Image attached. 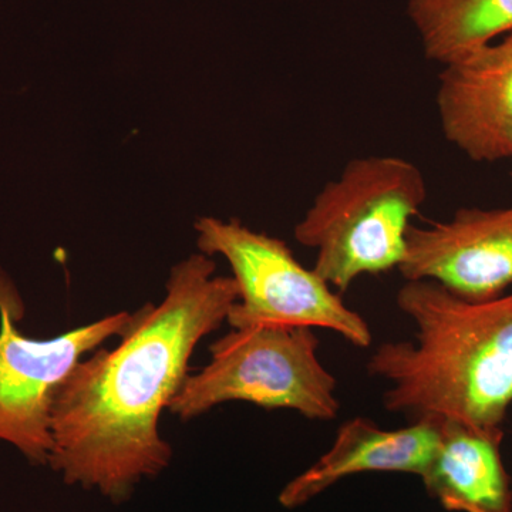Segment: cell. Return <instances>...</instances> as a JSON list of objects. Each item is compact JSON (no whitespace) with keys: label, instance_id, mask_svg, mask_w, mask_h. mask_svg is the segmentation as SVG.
<instances>
[{"label":"cell","instance_id":"6da1fadb","mask_svg":"<svg viewBox=\"0 0 512 512\" xmlns=\"http://www.w3.org/2000/svg\"><path fill=\"white\" fill-rule=\"evenodd\" d=\"M215 271L202 252L178 262L163 302L140 309L116 349L84 357L60 384L49 466L64 483L121 504L170 466L161 413L187 379L198 343L227 322L239 298L235 279Z\"/></svg>","mask_w":512,"mask_h":512},{"label":"cell","instance_id":"7a4b0ae2","mask_svg":"<svg viewBox=\"0 0 512 512\" xmlns=\"http://www.w3.org/2000/svg\"><path fill=\"white\" fill-rule=\"evenodd\" d=\"M397 308L414 340L377 346L367 372L389 383L384 409L503 427L512 406V292L471 302L431 281H406Z\"/></svg>","mask_w":512,"mask_h":512},{"label":"cell","instance_id":"3957f363","mask_svg":"<svg viewBox=\"0 0 512 512\" xmlns=\"http://www.w3.org/2000/svg\"><path fill=\"white\" fill-rule=\"evenodd\" d=\"M426 198V178L412 161L355 158L316 195L293 234L316 252L313 271L346 291L360 276L399 269Z\"/></svg>","mask_w":512,"mask_h":512},{"label":"cell","instance_id":"277c9868","mask_svg":"<svg viewBox=\"0 0 512 512\" xmlns=\"http://www.w3.org/2000/svg\"><path fill=\"white\" fill-rule=\"evenodd\" d=\"M311 328L261 325L231 329L212 343L211 362L187 376L168 410L190 420L228 402L292 410L305 419L330 421L340 410L335 377L318 356Z\"/></svg>","mask_w":512,"mask_h":512},{"label":"cell","instance_id":"5b68a950","mask_svg":"<svg viewBox=\"0 0 512 512\" xmlns=\"http://www.w3.org/2000/svg\"><path fill=\"white\" fill-rule=\"evenodd\" d=\"M202 254L221 255L231 265L239 298L228 313L231 329L261 325L332 330L356 348L372 345V330L332 286L293 256L278 238L239 221L202 217L195 224Z\"/></svg>","mask_w":512,"mask_h":512},{"label":"cell","instance_id":"8992f818","mask_svg":"<svg viewBox=\"0 0 512 512\" xmlns=\"http://www.w3.org/2000/svg\"><path fill=\"white\" fill-rule=\"evenodd\" d=\"M15 309L0 279V440L18 448L33 466H49L60 384L101 343L123 335L133 315L116 313L57 338L37 340L16 328Z\"/></svg>","mask_w":512,"mask_h":512},{"label":"cell","instance_id":"52a82bcc","mask_svg":"<svg viewBox=\"0 0 512 512\" xmlns=\"http://www.w3.org/2000/svg\"><path fill=\"white\" fill-rule=\"evenodd\" d=\"M400 274L431 281L471 302L491 301L512 286V205L463 208L450 221L412 225Z\"/></svg>","mask_w":512,"mask_h":512},{"label":"cell","instance_id":"ba28073f","mask_svg":"<svg viewBox=\"0 0 512 512\" xmlns=\"http://www.w3.org/2000/svg\"><path fill=\"white\" fill-rule=\"evenodd\" d=\"M443 67L437 110L448 143L477 163L512 158V32Z\"/></svg>","mask_w":512,"mask_h":512},{"label":"cell","instance_id":"9c48e42d","mask_svg":"<svg viewBox=\"0 0 512 512\" xmlns=\"http://www.w3.org/2000/svg\"><path fill=\"white\" fill-rule=\"evenodd\" d=\"M440 419L414 420L403 429H380L372 420L345 421L332 447L279 495L286 508L309 503L326 488L360 473H409L421 476L437 446Z\"/></svg>","mask_w":512,"mask_h":512},{"label":"cell","instance_id":"30bf717a","mask_svg":"<svg viewBox=\"0 0 512 512\" xmlns=\"http://www.w3.org/2000/svg\"><path fill=\"white\" fill-rule=\"evenodd\" d=\"M503 440V427L484 429L440 419L437 446L420 476L431 497L447 511L512 512Z\"/></svg>","mask_w":512,"mask_h":512},{"label":"cell","instance_id":"8fae6325","mask_svg":"<svg viewBox=\"0 0 512 512\" xmlns=\"http://www.w3.org/2000/svg\"><path fill=\"white\" fill-rule=\"evenodd\" d=\"M424 53L448 64L512 32V0H409Z\"/></svg>","mask_w":512,"mask_h":512}]
</instances>
